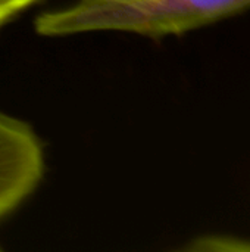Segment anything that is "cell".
Wrapping results in <instances>:
<instances>
[{
	"instance_id": "cell-3",
	"label": "cell",
	"mask_w": 250,
	"mask_h": 252,
	"mask_svg": "<svg viewBox=\"0 0 250 252\" xmlns=\"http://www.w3.org/2000/svg\"><path fill=\"white\" fill-rule=\"evenodd\" d=\"M38 1L40 0H0V30L21 12Z\"/></svg>"
},
{
	"instance_id": "cell-1",
	"label": "cell",
	"mask_w": 250,
	"mask_h": 252,
	"mask_svg": "<svg viewBox=\"0 0 250 252\" xmlns=\"http://www.w3.org/2000/svg\"><path fill=\"white\" fill-rule=\"evenodd\" d=\"M250 9V0H74L40 13L41 37L128 32L149 38L181 35Z\"/></svg>"
},
{
	"instance_id": "cell-2",
	"label": "cell",
	"mask_w": 250,
	"mask_h": 252,
	"mask_svg": "<svg viewBox=\"0 0 250 252\" xmlns=\"http://www.w3.org/2000/svg\"><path fill=\"white\" fill-rule=\"evenodd\" d=\"M44 148L35 130L0 112V221L16 211L40 186Z\"/></svg>"
}]
</instances>
